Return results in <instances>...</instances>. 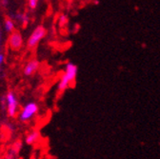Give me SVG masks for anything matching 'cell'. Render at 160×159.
Listing matches in <instances>:
<instances>
[{"label":"cell","instance_id":"30bf717a","mask_svg":"<svg viewBox=\"0 0 160 159\" xmlns=\"http://www.w3.org/2000/svg\"><path fill=\"white\" fill-rule=\"evenodd\" d=\"M58 21H59V25L60 26H64L68 22V17H67V15L66 14H61V15L59 16Z\"/></svg>","mask_w":160,"mask_h":159},{"label":"cell","instance_id":"7a4b0ae2","mask_svg":"<svg viewBox=\"0 0 160 159\" xmlns=\"http://www.w3.org/2000/svg\"><path fill=\"white\" fill-rule=\"evenodd\" d=\"M46 34H47V30L44 26L42 25L37 26L28 38L27 47L29 49H34L39 44V42L46 36Z\"/></svg>","mask_w":160,"mask_h":159},{"label":"cell","instance_id":"5b68a950","mask_svg":"<svg viewBox=\"0 0 160 159\" xmlns=\"http://www.w3.org/2000/svg\"><path fill=\"white\" fill-rule=\"evenodd\" d=\"M9 46L13 51H19L23 46V37L22 34L17 31L11 32L9 36Z\"/></svg>","mask_w":160,"mask_h":159},{"label":"cell","instance_id":"3957f363","mask_svg":"<svg viewBox=\"0 0 160 159\" xmlns=\"http://www.w3.org/2000/svg\"><path fill=\"white\" fill-rule=\"evenodd\" d=\"M38 112H39L38 105L35 102H29L23 107L21 112L19 113L18 118L21 122H27L31 120L35 114H37Z\"/></svg>","mask_w":160,"mask_h":159},{"label":"cell","instance_id":"5bb4252c","mask_svg":"<svg viewBox=\"0 0 160 159\" xmlns=\"http://www.w3.org/2000/svg\"><path fill=\"white\" fill-rule=\"evenodd\" d=\"M1 6H2V5H1V1H0V9H1Z\"/></svg>","mask_w":160,"mask_h":159},{"label":"cell","instance_id":"6da1fadb","mask_svg":"<svg viewBox=\"0 0 160 159\" xmlns=\"http://www.w3.org/2000/svg\"><path fill=\"white\" fill-rule=\"evenodd\" d=\"M77 72H78V68L75 64H73L72 62L67 63L65 72H64L63 75L61 76V78H60L58 85H57L58 91L64 92L66 89H68L69 86L71 85V83L74 81V79L77 75Z\"/></svg>","mask_w":160,"mask_h":159},{"label":"cell","instance_id":"8fae6325","mask_svg":"<svg viewBox=\"0 0 160 159\" xmlns=\"http://www.w3.org/2000/svg\"><path fill=\"white\" fill-rule=\"evenodd\" d=\"M37 4H38V1H37V0H29V1H28V6H29V8L32 9V10L36 9Z\"/></svg>","mask_w":160,"mask_h":159},{"label":"cell","instance_id":"4fadbf2b","mask_svg":"<svg viewBox=\"0 0 160 159\" xmlns=\"http://www.w3.org/2000/svg\"><path fill=\"white\" fill-rule=\"evenodd\" d=\"M7 159H14V156L13 155H10V157H8Z\"/></svg>","mask_w":160,"mask_h":159},{"label":"cell","instance_id":"52a82bcc","mask_svg":"<svg viewBox=\"0 0 160 159\" xmlns=\"http://www.w3.org/2000/svg\"><path fill=\"white\" fill-rule=\"evenodd\" d=\"M40 139V132L37 130L31 131L25 137V143L27 145H32Z\"/></svg>","mask_w":160,"mask_h":159},{"label":"cell","instance_id":"7c38bea8","mask_svg":"<svg viewBox=\"0 0 160 159\" xmlns=\"http://www.w3.org/2000/svg\"><path fill=\"white\" fill-rule=\"evenodd\" d=\"M4 61V55L3 53H0V65H1Z\"/></svg>","mask_w":160,"mask_h":159},{"label":"cell","instance_id":"ba28073f","mask_svg":"<svg viewBox=\"0 0 160 159\" xmlns=\"http://www.w3.org/2000/svg\"><path fill=\"white\" fill-rule=\"evenodd\" d=\"M14 17L18 22H21L23 25H26L29 22V19H30L29 15L25 12H17L14 15Z\"/></svg>","mask_w":160,"mask_h":159},{"label":"cell","instance_id":"8992f818","mask_svg":"<svg viewBox=\"0 0 160 159\" xmlns=\"http://www.w3.org/2000/svg\"><path fill=\"white\" fill-rule=\"evenodd\" d=\"M39 61L37 59H32L29 62H27V64L25 65L24 69H23V73L26 76H31L39 68Z\"/></svg>","mask_w":160,"mask_h":159},{"label":"cell","instance_id":"9c48e42d","mask_svg":"<svg viewBox=\"0 0 160 159\" xmlns=\"http://www.w3.org/2000/svg\"><path fill=\"white\" fill-rule=\"evenodd\" d=\"M4 28L6 32H12L14 31V23L11 18H7L4 22Z\"/></svg>","mask_w":160,"mask_h":159},{"label":"cell","instance_id":"277c9868","mask_svg":"<svg viewBox=\"0 0 160 159\" xmlns=\"http://www.w3.org/2000/svg\"><path fill=\"white\" fill-rule=\"evenodd\" d=\"M6 99V107H7V112L8 115L11 117H14L17 112L18 109V101L17 97L12 92H9L7 95L5 96Z\"/></svg>","mask_w":160,"mask_h":159}]
</instances>
